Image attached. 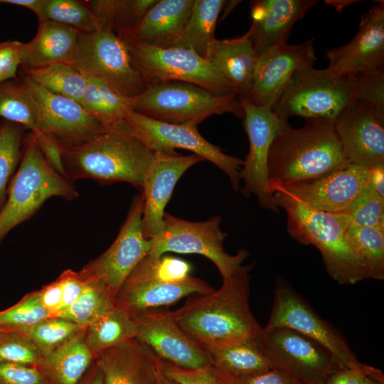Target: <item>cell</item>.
I'll list each match as a JSON object with an SVG mask.
<instances>
[{"mask_svg":"<svg viewBox=\"0 0 384 384\" xmlns=\"http://www.w3.org/2000/svg\"><path fill=\"white\" fill-rule=\"evenodd\" d=\"M252 265H242L221 287L193 294L172 315L180 327L203 350L256 338L261 326L250 306Z\"/></svg>","mask_w":384,"mask_h":384,"instance_id":"cell-1","label":"cell"},{"mask_svg":"<svg viewBox=\"0 0 384 384\" xmlns=\"http://www.w3.org/2000/svg\"><path fill=\"white\" fill-rule=\"evenodd\" d=\"M347 164L334 120L306 119L305 124L297 129L287 124L269 151V186L315 178Z\"/></svg>","mask_w":384,"mask_h":384,"instance_id":"cell-2","label":"cell"},{"mask_svg":"<svg viewBox=\"0 0 384 384\" xmlns=\"http://www.w3.org/2000/svg\"><path fill=\"white\" fill-rule=\"evenodd\" d=\"M154 154L131 132L108 130L84 143L64 147L62 161L64 175L71 182L80 178L125 181L142 188Z\"/></svg>","mask_w":384,"mask_h":384,"instance_id":"cell-3","label":"cell"},{"mask_svg":"<svg viewBox=\"0 0 384 384\" xmlns=\"http://www.w3.org/2000/svg\"><path fill=\"white\" fill-rule=\"evenodd\" d=\"M287 214L289 234L301 244L315 246L327 273L339 284H354L369 278L364 260L348 235L352 221L346 213H327L298 202L274 199Z\"/></svg>","mask_w":384,"mask_h":384,"instance_id":"cell-4","label":"cell"},{"mask_svg":"<svg viewBox=\"0 0 384 384\" xmlns=\"http://www.w3.org/2000/svg\"><path fill=\"white\" fill-rule=\"evenodd\" d=\"M53 196L73 200L78 193L73 182L46 159L30 132L25 137L20 165L0 211V242Z\"/></svg>","mask_w":384,"mask_h":384,"instance_id":"cell-5","label":"cell"},{"mask_svg":"<svg viewBox=\"0 0 384 384\" xmlns=\"http://www.w3.org/2000/svg\"><path fill=\"white\" fill-rule=\"evenodd\" d=\"M238 95H216L198 85L176 80L146 84L145 90L129 100L132 111L171 124H198L213 114H233L243 118Z\"/></svg>","mask_w":384,"mask_h":384,"instance_id":"cell-6","label":"cell"},{"mask_svg":"<svg viewBox=\"0 0 384 384\" xmlns=\"http://www.w3.org/2000/svg\"><path fill=\"white\" fill-rule=\"evenodd\" d=\"M356 100L350 76L336 77L326 68L311 67L293 74L271 108L284 121L292 116L335 120Z\"/></svg>","mask_w":384,"mask_h":384,"instance_id":"cell-7","label":"cell"},{"mask_svg":"<svg viewBox=\"0 0 384 384\" xmlns=\"http://www.w3.org/2000/svg\"><path fill=\"white\" fill-rule=\"evenodd\" d=\"M72 65L86 78L100 80L127 97L146 87L132 63L128 45L110 31L80 33Z\"/></svg>","mask_w":384,"mask_h":384,"instance_id":"cell-8","label":"cell"},{"mask_svg":"<svg viewBox=\"0 0 384 384\" xmlns=\"http://www.w3.org/2000/svg\"><path fill=\"white\" fill-rule=\"evenodd\" d=\"M127 45L132 63L146 84L182 81L216 95L238 96L235 87L204 58L191 49L178 46L161 48L142 43Z\"/></svg>","mask_w":384,"mask_h":384,"instance_id":"cell-9","label":"cell"},{"mask_svg":"<svg viewBox=\"0 0 384 384\" xmlns=\"http://www.w3.org/2000/svg\"><path fill=\"white\" fill-rule=\"evenodd\" d=\"M221 221L220 217L213 216L205 221L191 222L165 213L164 228L150 239L152 246L149 255L156 257L167 252L201 255L215 265L223 279L228 278L250 253L245 248L234 255L224 250L227 233L221 230Z\"/></svg>","mask_w":384,"mask_h":384,"instance_id":"cell-10","label":"cell"},{"mask_svg":"<svg viewBox=\"0 0 384 384\" xmlns=\"http://www.w3.org/2000/svg\"><path fill=\"white\" fill-rule=\"evenodd\" d=\"M256 340L272 368L288 373L301 384H325L338 368L326 348L291 329L265 326Z\"/></svg>","mask_w":384,"mask_h":384,"instance_id":"cell-11","label":"cell"},{"mask_svg":"<svg viewBox=\"0 0 384 384\" xmlns=\"http://www.w3.org/2000/svg\"><path fill=\"white\" fill-rule=\"evenodd\" d=\"M132 134L154 152L175 153L184 149L208 160L222 170L230 178L234 191L240 189V171L243 161L223 153L220 147L208 142L193 123L171 124L155 120L130 111L126 117Z\"/></svg>","mask_w":384,"mask_h":384,"instance_id":"cell-12","label":"cell"},{"mask_svg":"<svg viewBox=\"0 0 384 384\" xmlns=\"http://www.w3.org/2000/svg\"><path fill=\"white\" fill-rule=\"evenodd\" d=\"M143 194L134 197L116 239L101 255L80 271L86 281L104 286L115 298L134 268L151 251L152 242L142 229Z\"/></svg>","mask_w":384,"mask_h":384,"instance_id":"cell-13","label":"cell"},{"mask_svg":"<svg viewBox=\"0 0 384 384\" xmlns=\"http://www.w3.org/2000/svg\"><path fill=\"white\" fill-rule=\"evenodd\" d=\"M266 327H285L312 338L332 353L338 368L360 363L339 331L322 319L281 277L275 282L272 311Z\"/></svg>","mask_w":384,"mask_h":384,"instance_id":"cell-14","label":"cell"},{"mask_svg":"<svg viewBox=\"0 0 384 384\" xmlns=\"http://www.w3.org/2000/svg\"><path fill=\"white\" fill-rule=\"evenodd\" d=\"M241 103L250 149L240 171L243 181L240 191L245 198L255 195L262 208L277 213L279 209L269 186L268 154L274 138L289 123L278 118L271 107L255 106L245 100Z\"/></svg>","mask_w":384,"mask_h":384,"instance_id":"cell-15","label":"cell"},{"mask_svg":"<svg viewBox=\"0 0 384 384\" xmlns=\"http://www.w3.org/2000/svg\"><path fill=\"white\" fill-rule=\"evenodd\" d=\"M370 170L347 164L321 176L270 188L274 199L298 202L327 213L346 212L370 180Z\"/></svg>","mask_w":384,"mask_h":384,"instance_id":"cell-16","label":"cell"},{"mask_svg":"<svg viewBox=\"0 0 384 384\" xmlns=\"http://www.w3.org/2000/svg\"><path fill=\"white\" fill-rule=\"evenodd\" d=\"M19 79L36 105L40 133L53 138L63 148L84 143L106 132L78 102L48 91L21 72Z\"/></svg>","mask_w":384,"mask_h":384,"instance_id":"cell-17","label":"cell"},{"mask_svg":"<svg viewBox=\"0 0 384 384\" xmlns=\"http://www.w3.org/2000/svg\"><path fill=\"white\" fill-rule=\"evenodd\" d=\"M132 317L137 324L136 338L160 359L189 369L210 363L205 351L180 327L168 307L147 309Z\"/></svg>","mask_w":384,"mask_h":384,"instance_id":"cell-18","label":"cell"},{"mask_svg":"<svg viewBox=\"0 0 384 384\" xmlns=\"http://www.w3.org/2000/svg\"><path fill=\"white\" fill-rule=\"evenodd\" d=\"M334 126L349 164L368 169L384 165V113L356 99L338 115Z\"/></svg>","mask_w":384,"mask_h":384,"instance_id":"cell-19","label":"cell"},{"mask_svg":"<svg viewBox=\"0 0 384 384\" xmlns=\"http://www.w3.org/2000/svg\"><path fill=\"white\" fill-rule=\"evenodd\" d=\"M314 43L311 38L297 45L280 44L258 55L252 90L245 100L255 106L272 107L294 73L313 67L316 60Z\"/></svg>","mask_w":384,"mask_h":384,"instance_id":"cell-20","label":"cell"},{"mask_svg":"<svg viewBox=\"0 0 384 384\" xmlns=\"http://www.w3.org/2000/svg\"><path fill=\"white\" fill-rule=\"evenodd\" d=\"M326 57L329 61L326 70L336 77L383 69V1L362 15L358 31L348 44L329 49Z\"/></svg>","mask_w":384,"mask_h":384,"instance_id":"cell-21","label":"cell"},{"mask_svg":"<svg viewBox=\"0 0 384 384\" xmlns=\"http://www.w3.org/2000/svg\"><path fill=\"white\" fill-rule=\"evenodd\" d=\"M203 161L195 154L155 152L142 186V229L145 238L151 239L163 230L164 208L177 181L190 167Z\"/></svg>","mask_w":384,"mask_h":384,"instance_id":"cell-22","label":"cell"},{"mask_svg":"<svg viewBox=\"0 0 384 384\" xmlns=\"http://www.w3.org/2000/svg\"><path fill=\"white\" fill-rule=\"evenodd\" d=\"M317 3L315 0L251 1L253 21L247 33L256 55L287 43L293 25Z\"/></svg>","mask_w":384,"mask_h":384,"instance_id":"cell-23","label":"cell"},{"mask_svg":"<svg viewBox=\"0 0 384 384\" xmlns=\"http://www.w3.org/2000/svg\"><path fill=\"white\" fill-rule=\"evenodd\" d=\"M159 358L137 338L97 353L95 362L104 384H158Z\"/></svg>","mask_w":384,"mask_h":384,"instance_id":"cell-24","label":"cell"},{"mask_svg":"<svg viewBox=\"0 0 384 384\" xmlns=\"http://www.w3.org/2000/svg\"><path fill=\"white\" fill-rule=\"evenodd\" d=\"M214 290L205 281L189 277L178 282L126 279L115 298V305L132 316L143 311L168 307L181 299Z\"/></svg>","mask_w":384,"mask_h":384,"instance_id":"cell-25","label":"cell"},{"mask_svg":"<svg viewBox=\"0 0 384 384\" xmlns=\"http://www.w3.org/2000/svg\"><path fill=\"white\" fill-rule=\"evenodd\" d=\"M194 0H158L124 41L167 48L176 46L191 16Z\"/></svg>","mask_w":384,"mask_h":384,"instance_id":"cell-26","label":"cell"},{"mask_svg":"<svg viewBox=\"0 0 384 384\" xmlns=\"http://www.w3.org/2000/svg\"><path fill=\"white\" fill-rule=\"evenodd\" d=\"M204 58L235 87L240 100L248 99L257 55L247 32L231 39L215 38Z\"/></svg>","mask_w":384,"mask_h":384,"instance_id":"cell-27","label":"cell"},{"mask_svg":"<svg viewBox=\"0 0 384 384\" xmlns=\"http://www.w3.org/2000/svg\"><path fill=\"white\" fill-rule=\"evenodd\" d=\"M80 33L71 26L53 21L39 22L34 38L23 43L20 67L38 68L53 64L72 65Z\"/></svg>","mask_w":384,"mask_h":384,"instance_id":"cell-28","label":"cell"},{"mask_svg":"<svg viewBox=\"0 0 384 384\" xmlns=\"http://www.w3.org/2000/svg\"><path fill=\"white\" fill-rule=\"evenodd\" d=\"M85 327L35 366L50 384H78L95 356L85 337Z\"/></svg>","mask_w":384,"mask_h":384,"instance_id":"cell-29","label":"cell"},{"mask_svg":"<svg viewBox=\"0 0 384 384\" xmlns=\"http://www.w3.org/2000/svg\"><path fill=\"white\" fill-rule=\"evenodd\" d=\"M204 351L210 363L231 378L257 374L272 368L256 338Z\"/></svg>","mask_w":384,"mask_h":384,"instance_id":"cell-30","label":"cell"},{"mask_svg":"<svg viewBox=\"0 0 384 384\" xmlns=\"http://www.w3.org/2000/svg\"><path fill=\"white\" fill-rule=\"evenodd\" d=\"M158 0L87 1L94 14L99 31L114 33L124 41Z\"/></svg>","mask_w":384,"mask_h":384,"instance_id":"cell-31","label":"cell"},{"mask_svg":"<svg viewBox=\"0 0 384 384\" xmlns=\"http://www.w3.org/2000/svg\"><path fill=\"white\" fill-rule=\"evenodd\" d=\"M129 100L102 82L88 79L80 104L106 131H122L127 115L132 111Z\"/></svg>","mask_w":384,"mask_h":384,"instance_id":"cell-32","label":"cell"},{"mask_svg":"<svg viewBox=\"0 0 384 384\" xmlns=\"http://www.w3.org/2000/svg\"><path fill=\"white\" fill-rule=\"evenodd\" d=\"M137 334L133 317L116 305L97 316L85 330V341L95 356L105 349L136 338Z\"/></svg>","mask_w":384,"mask_h":384,"instance_id":"cell-33","label":"cell"},{"mask_svg":"<svg viewBox=\"0 0 384 384\" xmlns=\"http://www.w3.org/2000/svg\"><path fill=\"white\" fill-rule=\"evenodd\" d=\"M225 4L223 0H194L188 21L176 46L191 49L204 58L215 38L217 19Z\"/></svg>","mask_w":384,"mask_h":384,"instance_id":"cell-34","label":"cell"},{"mask_svg":"<svg viewBox=\"0 0 384 384\" xmlns=\"http://www.w3.org/2000/svg\"><path fill=\"white\" fill-rule=\"evenodd\" d=\"M0 117L21 125L36 138L42 135L35 101L18 78L0 82Z\"/></svg>","mask_w":384,"mask_h":384,"instance_id":"cell-35","label":"cell"},{"mask_svg":"<svg viewBox=\"0 0 384 384\" xmlns=\"http://www.w3.org/2000/svg\"><path fill=\"white\" fill-rule=\"evenodd\" d=\"M20 72L48 91L79 103L88 80L71 65L53 64L38 68L20 67Z\"/></svg>","mask_w":384,"mask_h":384,"instance_id":"cell-36","label":"cell"},{"mask_svg":"<svg viewBox=\"0 0 384 384\" xmlns=\"http://www.w3.org/2000/svg\"><path fill=\"white\" fill-rule=\"evenodd\" d=\"M35 14L39 22L53 21L71 26L80 33H90L100 30L87 1L41 0Z\"/></svg>","mask_w":384,"mask_h":384,"instance_id":"cell-37","label":"cell"},{"mask_svg":"<svg viewBox=\"0 0 384 384\" xmlns=\"http://www.w3.org/2000/svg\"><path fill=\"white\" fill-rule=\"evenodd\" d=\"M25 129L4 119L0 122V211L8 193V184L20 163L24 142Z\"/></svg>","mask_w":384,"mask_h":384,"instance_id":"cell-38","label":"cell"},{"mask_svg":"<svg viewBox=\"0 0 384 384\" xmlns=\"http://www.w3.org/2000/svg\"><path fill=\"white\" fill-rule=\"evenodd\" d=\"M83 328L59 316L46 318L32 326L13 329L28 338L40 351L42 357L54 351Z\"/></svg>","mask_w":384,"mask_h":384,"instance_id":"cell-39","label":"cell"},{"mask_svg":"<svg viewBox=\"0 0 384 384\" xmlns=\"http://www.w3.org/2000/svg\"><path fill=\"white\" fill-rule=\"evenodd\" d=\"M114 305L115 297L104 286L87 282L83 292L76 301L55 316L86 327L97 316Z\"/></svg>","mask_w":384,"mask_h":384,"instance_id":"cell-40","label":"cell"},{"mask_svg":"<svg viewBox=\"0 0 384 384\" xmlns=\"http://www.w3.org/2000/svg\"><path fill=\"white\" fill-rule=\"evenodd\" d=\"M348 235L357 247L366 266L368 277L384 279V229L351 223Z\"/></svg>","mask_w":384,"mask_h":384,"instance_id":"cell-41","label":"cell"},{"mask_svg":"<svg viewBox=\"0 0 384 384\" xmlns=\"http://www.w3.org/2000/svg\"><path fill=\"white\" fill-rule=\"evenodd\" d=\"M191 270L190 264L182 259L163 255L156 257L147 255L126 279L178 282L191 277Z\"/></svg>","mask_w":384,"mask_h":384,"instance_id":"cell-42","label":"cell"},{"mask_svg":"<svg viewBox=\"0 0 384 384\" xmlns=\"http://www.w3.org/2000/svg\"><path fill=\"white\" fill-rule=\"evenodd\" d=\"M346 213L354 225L384 229V198L378 193L370 179L352 201Z\"/></svg>","mask_w":384,"mask_h":384,"instance_id":"cell-43","label":"cell"},{"mask_svg":"<svg viewBox=\"0 0 384 384\" xmlns=\"http://www.w3.org/2000/svg\"><path fill=\"white\" fill-rule=\"evenodd\" d=\"M52 316L43 306L38 291L24 296L14 306L0 311V328L16 329Z\"/></svg>","mask_w":384,"mask_h":384,"instance_id":"cell-44","label":"cell"},{"mask_svg":"<svg viewBox=\"0 0 384 384\" xmlns=\"http://www.w3.org/2000/svg\"><path fill=\"white\" fill-rule=\"evenodd\" d=\"M41 358L38 348L23 334L0 328V363L36 366Z\"/></svg>","mask_w":384,"mask_h":384,"instance_id":"cell-45","label":"cell"},{"mask_svg":"<svg viewBox=\"0 0 384 384\" xmlns=\"http://www.w3.org/2000/svg\"><path fill=\"white\" fill-rule=\"evenodd\" d=\"M159 364L162 373L176 384H234L210 363L195 369L178 367L160 358Z\"/></svg>","mask_w":384,"mask_h":384,"instance_id":"cell-46","label":"cell"},{"mask_svg":"<svg viewBox=\"0 0 384 384\" xmlns=\"http://www.w3.org/2000/svg\"><path fill=\"white\" fill-rule=\"evenodd\" d=\"M348 76L356 98L384 113L383 69L360 72Z\"/></svg>","mask_w":384,"mask_h":384,"instance_id":"cell-47","label":"cell"},{"mask_svg":"<svg viewBox=\"0 0 384 384\" xmlns=\"http://www.w3.org/2000/svg\"><path fill=\"white\" fill-rule=\"evenodd\" d=\"M0 384H50L35 366L0 363Z\"/></svg>","mask_w":384,"mask_h":384,"instance_id":"cell-48","label":"cell"},{"mask_svg":"<svg viewBox=\"0 0 384 384\" xmlns=\"http://www.w3.org/2000/svg\"><path fill=\"white\" fill-rule=\"evenodd\" d=\"M22 42H0V82L17 78L21 66Z\"/></svg>","mask_w":384,"mask_h":384,"instance_id":"cell-49","label":"cell"},{"mask_svg":"<svg viewBox=\"0 0 384 384\" xmlns=\"http://www.w3.org/2000/svg\"><path fill=\"white\" fill-rule=\"evenodd\" d=\"M58 280L62 292V306L59 314L76 301L83 292L87 282L81 277L79 272L72 270H67L62 272Z\"/></svg>","mask_w":384,"mask_h":384,"instance_id":"cell-50","label":"cell"},{"mask_svg":"<svg viewBox=\"0 0 384 384\" xmlns=\"http://www.w3.org/2000/svg\"><path fill=\"white\" fill-rule=\"evenodd\" d=\"M230 379L234 384H301L288 373L275 368L257 374Z\"/></svg>","mask_w":384,"mask_h":384,"instance_id":"cell-51","label":"cell"},{"mask_svg":"<svg viewBox=\"0 0 384 384\" xmlns=\"http://www.w3.org/2000/svg\"><path fill=\"white\" fill-rule=\"evenodd\" d=\"M363 363L351 367L336 368L328 377L325 384H363Z\"/></svg>","mask_w":384,"mask_h":384,"instance_id":"cell-52","label":"cell"},{"mask_svg":"<svg viewBox=\"0 0 384 384\" xmlns=\"http://www.w3.org/2000/svg\"><path fill=\"white\" fill-rule=\"evenodd\" d=\"M41 301L52 316H55L61 309L62 292L58 279L38 290Z\"/></svg>","mask_w":384,"mask_h":384,"instance_id":"cell-53","label":"cell"},{"mask_svg":"<svg viewBox=\"0 0 384 384\" xmlns=\"http://www.w3.org/2000/svg\"><path fill=\"white\" fill-rule=\"evenodd\" d=\"M78 384H104L102 371L95 361Z\"/></svg>","mask_w":384,"mask_h":384,"instance_id":"cell-54","label":"cell"},{"mask_svg":"<svg viewBox=\"0 0 384 384\" xmlns=\"http://www.w3.org/2000/svg\"><path fill=\"white\" fill-rule=\"evenodd\" d=\"M363 384H384V374L381 370L363 364Z\"/></svg>","mask_w":384,"mask_h":384,"instance_id":"cell-55","label":"cell"},{"mask_svg":"<svg viewBox=\"0 0 384 384\" xmlns=\"http://www.w3.org/2000/svg\"><path fill=\"white\" fill-rule=\"evenodd\" d=\"M370 170V179L378 193L384 198V165L374 167Z\"/></svg>","mask_w":384,"mask_h":384,"instance_id":"cell-56","label":"cell"},{"mask_svg":"<svg viewBox=\"0 0 384 384\" xmlns=\"http://www.w3.org/2000/svg\"><path fill=\"white\" fill-rule=\"evenodd\" d=\"M41 0H0V4H8L27 8L36 13Z\"/></svg>","mask_w":384,"mask_h":384,"instance_id":"cell-57","label":"cell"},{"mask_svg":"<svg viewBox=\"0 0 384 384\" xmlns=\"http://www.w3.org/2000/svg\"><path fill=\"white\" fill-rule=\"evenodd\" d=\"M354 2H358V1L352 0H344V1H326V3L330 5L334 6L337 10L341 11L343 9L347 7L350 4H353Z\"/></svg>","mask_w":384,"mask_h":384,"instance_id":"cell-58","label":"cell"},{"mask_svg":"<svg viewBox=\"0 0 384 384\" xmlns=\"http://www.w3.org/2000/svg\"><path fill=\"white\" fill-rule=\"evenodd\" d=\"M157 381L158 384H176L174 381L167 378L161 370L159 364V369L157 370Z\"/></svg>","mask_w":384,"mask_h":384,"instance_id":"cell-59","label":"cell"}]
</instances>
